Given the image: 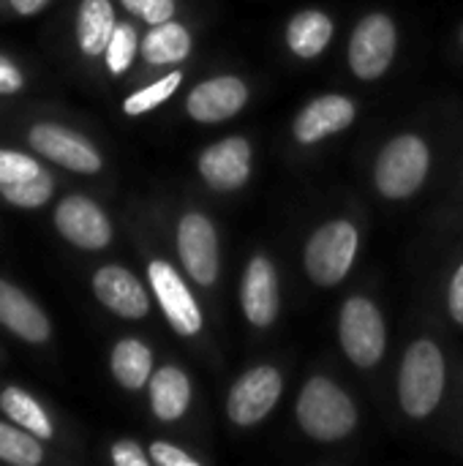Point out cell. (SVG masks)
<instances>
[{
	"mask_svg": "<svg viewBox=\"0 0 463 466\" xmlns=\"http://www.w3.org/2000/svg\"><path fill=\"white\" fill-rule=\"evenodd\" d=\"M297 418L303 431L322 442H336L347 437L357 423L352 399L338 385L322 377L311 380L303 388L297 399Z\"/></svg>",
	"mask_w": 463,
	"mask_h": 466,
	"instance_id": "obj_1",
	"label": "cell"
},
{
	"mask_svg": "<svg viewBox=\"0 0 463 466\" xmlns=\"http://www.w3.org/2000/svg\"><path fill=\"white\" fill-rule=\"evenodd\" d=\"M445 390V360L431 341H415L401 366V407L412 418H426L437 410Z\"/></svg>",
	"mask_w": 463,
	"mask_h": 466,
	"instance_id": "obj_2",
	"label": "cell"
},
{
	"mask_svg": "<svg viewBox=\"0 0 463 466\" xmlns=\"http://www.w3.org/2000/svg\"><path fill=\"white\" fill-rule=\"evenodd\" d=\"M428 147L418 137L393 139L377 161V188L390 199L412 197L428 175Z\"/></svg>",
	"mask_w": 463,
	"mask_h": 466,
	"instance_id": "obj_3",
	"label": "cell"
},
{
	"mask_svg": "<svg viewBox=\"0 0 463 466\" xmlns=\"http://www.w3.org/2000/svg\"><path fill=\"white\" fill-rule=\"evenodd\" d=\"M355 254H357V229L349 221H330L319 227L308 240L306 270L317 284L333 287L349 273Z\"/></svg>",
	"mask_w": 463,
	"mask_h": 466,
	"instance_id": "obj_4",
	"label": "cell"
},
{
	"mask_svg": "<svg viewBox=\"0 0 463 466\" xmlns=\"http://www.w3.org/2000/svg\"><path fill=\"white\" fill-rule=\"evenodd\" d=\"M385 322L377 306L366 298L347 300L341 311V344L355 366H374L385 355Z\"/></svg>",
	"mask_w": 463,
	"mask_h": 466,
	"instance_id": "obj_5",
	"label": "cell"
},
{
	"mask_svg": "<svg viewBox=\"0 0 463 466\" xmlns=\"http://www.w3.org/2000/svg\"><path fill=\"white\" fill-rule=\"evenodd\" d=\"M396 55V25L385 14L366 16L349 41V66L363 79H377L388 71Z\"/></svg>",
	"mask_w": 463,
	"mask_h": 466,
	"instance_id": "obj_6",
	"label": "cell"
},
{
	"mask_svg": "<svg viewBox=\"0 0 463 466\" xmlns=\"http://www.w3.org/2000/svg\"><path fill=\"white\" fill-rule=\"evenodd\" d=\"M278 396H281V374L270 366L251 369L235 382L229 393L226 401L229 418L237 426H254L276 407Z\"/></svg>",
	"mask_w": 463,
	"mask_h": 466,
	"instance_id": "obj_7",
	"label": "cell"
},
{
	"mask_svg": "<svg viewBox=\"0 0 463 466\" xmlns=\"http://www.w3.org/2000/svg\"><path fill=\"white\" fill-rule=\"evenodd\" d=\"M150 284H153V292L169 319V325L180 333V336H194L202 330V311L199 306L194 303L186 281L177 276V270L169 265V262H150Z\"/></svg>",
	"mask_w": 463,
	"mask_h": 466,
	"instance_id": "obj_8",
	"label": "cell"
},
{
	"mask_svg": "<svg viewBox=\"0 0 463 466\" xmlns=\"http://www.w3.org/2000/svg\"><path fill=\"white\" fill-rule=\"evenodd\" d=\"M177 248L191 279L210 287L218 276V238L213 224L199 213H188L177 229Z\"/></svg>",
	"mask_w": 463,
	"mask_h": 466,
	"instance_id": "obj_9",
	"label": "cell"
},
{
	"mask_svg": "<svg viewBox=\"0 0 463 466\" xmlns=\"http://www.w3.org/2000/svg\"><path fill=\"white\" fill-rule=\"evenodd\" d=\"M55 224L63 238L79 248H104L112 238V227L98 205L85 197H68L55 210Z\"/></svg>",
	"mask_w": 463,
	"mask_h": 466,
	"instance_id": "obj_10",
	"label": "cell"
},
{
	"mask_svg": "<svg viewBox=\"0 0 463 466\" xmlns=\"http://www.w3.org/2000/svg\"><path fill=\"white\" fill-rule=\"evenodd\" d=\"M30 145L41 156H46V158H52V161L74 169V172L93 175L101 169V156L82 137H76L74 131H65L60 126H52V123L35 126L30 131Z\"/></svg>",
	"mask_w": 463,
	"mask_h": 466,
	"instance_id": "obj_11",
	"label": "cell"
},
{
	"mask_svg": "<svg viewBox=\"0 0 463 466\" xmlns=\"http://www.w3.org/2000/svg\"><path fill=\"white\" fill-rule=\"evenodd\" d=\"M199 172L213 188H221V191L243 186L251 172L248 142L240 137H229V139H221L218 145L207 147L199 158Z\"/></svg>",
	"mask_w": 463,
	"mask_h": 466,
	"instance_id": "obj_12",
	"label": "cell"
},
{
	"mask_svg": "<svg viewBox=\"0 0 463 466\" xmlns=\"http://www.w3.org/2000/svg\"><path fill=\"white\" fill-rule=\"evenodd\" d=\"M246 98H248V90L237 76H216L191 90L188 115L202 123H218V120L237 115Z\"/></svg>",
	"mask_w": 463,
	"mask_h": 466,
	"instance_id": "obj_13",
	"label": "cell"
},
{
	"mask_svg": "<svg viewBox=\"0 0 463 466\" xmlns=\"http://www.w3.org/2000/svg\"><path fill=\"white\" fill-rule=\"evenodd\" d=\"M243 311L251 325L267 328L278 317V279L265 257H254L243 279Z\"/></svg>",
	"mask_w": 463,
	"mask_h": 466,
	"instance_id": "obj_14",
	"label": "cell"
},
{
	"mask_svg": "<svg viewBox=\"0 0 463 466\" xmlns=\"http://www.w3.org/2000/svg\"><path fill=\"white\" fill-rule=\"evenodd\" d=\"M93 289L96 298L112 309L115 314L126 317V319H139L147 314V292L142 289V284L123 268H101L93 279Z\"/></svg>",
	"mask_w": 463,
	"mask_h": 466,
	"instance_id": "obj_15",
	"label": "cell"
},
{
	"mask_svg": "<svg viewBox=\"0 0 463 466\" xmlns=\"http://www.w3.org/2000/svg\"><path fill=\"white\" fill-rule=\"evenodd\" d=\"M355 120V104L344 96H322L311 101L295 120V137L303 145H314L327 134L347 128Z\"/></svg>",
	"mask_w": 463,
	"mask_h": 466,
	"instance_id": "obj_16",
	"label": "cell"
},
{
	"mask_svg": "<svg viewBox=\"0 0 463 466\" xmlns=\"http://www.w3.org/2000/svg\"><path fill=\"white\" fill-rule=\"evenodd\" d=\"M0 322L25 341L41 344L49 339L46 317L8 281H0Z\"/></svg>",
	"mask_w": 463,
	"mask_h": 466,
	"instance_id": "obj_17",
	"label": "cell"
},
{
	"mask_svg": "<svg viewBox=\"0 0 463 466\" xmlns=\"http://www.w3.org/2000/svg\"><path fill=\"white\" fill-rule=\"evenodd\" d=\"M150 401L158 420L169 423L183 418L191 401V385L186 374L175 366H164L161 371H156V377H150Z\"/></svg>",
	"mask_w": 463,
	"mask_h": 466,
	"instance_id": "obj_18",
	"label": "cell"
},
{
	"mask_svg": "<svg viewBox=\"0 0 463 466\" xmlns=\"http://www.w3.org/2000/svg\"><path fill=\"white\" fill-rule=\"evenodd\" d=\"M115 11L109 0H82L76 19V38L85 55L106 52V44L115 33Z\"/></svg>",
	"mask_w": 463,
	"mask_h": 466,
	"instance_id": "obj_19",
	"label": "cell"
},
{
	"mask_svg": "<svg viewBox=\"0 0 463 466\" xmlns=\"http://www.w3.org/2000/svg\"><path fill=\"white\" fill-rule=\"evenodd\" d=\"M333 38V22L322 11H303L289 22L287 41L295 55L300 57H317Z\"/></svg>",
	"mask_w": 463,
	"mask_h": 466,
	"instance_id": "obj_20",
	"label": "cell"
},
{
	"mask_svg": "<svg viewBox=\"0 0 463 466\" xmlns=\"http://www.w3.org/2000/svg\"><path fill=\"white\" fill-rule=\"evenodd\" d=\"M188 52H191V35L177 22H161V25H156V30H150L147 38H145V44H142V55L153 66L177 63V60L188 57Z\"/></svg>",
	"mask_w": 463,
	"mask_h": 466,
	"instance_id": "obj_21",
	"label": "cell"
},
{
	"mask_svg": "<svg viewBox=\"0 0 463 466\" xmlns=\"http://www.w3.org/2000/svg\"><path fill=\"white\" fill-rule=\"evenodd\" d=\"M150 369H153V358H150V350L142 341L126 339V341H120L115 347V352H112V371H115V380L123 388L136 390L145 382H150Z\"/></svg>",
	"mask_w": 463,
	"mask_h": 466,
	"instance_id": "obj_22",
	"label": "cell"
},
{
	"mask_svg": "<svg viewBox=\"0 0 463 466\" xmlns=\"http://www.w3.org/2000/svg\"><path fill=\"white\" fill-rule=\"evenodd\" d=\"M0 407H3V412H5L14 423H19L22 429H27V431L35 434L38 440H49V437H52V426H49L46 412H44V410L35 404V399L27 396L25 390H19V388L3 390Z\"/></svg>",
	"mask_w": 463,
	"mask_h": 466,
	"instance_id": "obj_23",
	"label": "cell"
},
{
	"mask_svg": "<svg viewBox=\"0 0 463 466\" xmlns=\"http://www.w3.org/2000/svg\"><path fill=\"white\" fill-rule=\"evenodd\" d=\"M0 194L19 208H38L52 197V177L46 172H38L33 177L0 183Z\"/></svg>",
	"mask_w": 463,
	"mask_h": 466,
	"instance_id": "obj_24",
	"label": "cell"
},
{
	"mask_svg": "<svg viewBox=\"0 0 463 466\" xmlns=\"http://www.w3.org/2000/svg\"><path fill=\"white\" fill-rule=\"evenodd\" d=\"M0 459L16 466H35L41 461V448L33 437L0 423Z\"/></svg>",
	"mask_w": 463,
	"mask_h": 466,
	"instance_id": "obj_25",
	"label": "cell"
},
{
	"mask_svg": "<svg viewBox=\"0 0 463 466\" xmlns=\"http://www.w3.org/2000/svg\"><path fill=\"white\" fill-rule=\"evenodd\" d=\"M180 79H183L180 74H166V76L158 79L156 85H150V87H145V90H136V93L128 96L126 104H123L126 115H145V112L156 109L158 104H164V101L180 87Z\"/></svg>",
	"mask_w": 463,
	"mask_h": 466,
	"instance_id": "obj_26",
	"label": "cell"
},
{
	"mask_svg": "<svg viewBox=\"0 0 463 466\" xmlns=\"http://www.w3.org/2000/svg\"><path fill=\"white\" fill-rule=\"evenodd\" d=\"M134 52H136V30L131 25H117L109 44H106V66L112 74H123L131 60H134Z\"/></svg>",
	"mask_w": 463,
	"mask_h": 466,
	"instance_id": "obj_27",
	"label": "cell"
},
{
	"mask_svg": "<svg viewBox=\"0 0 463 466\" xmlns=\"http://www.w3.org/2000/svg\"><path fill=\"white\" fill-rule=\"evenodd\" d=\"M44 172L30 156L25 153H11V150H0V183H11V180H22V177H33Z\"/></svg>",
	"mask_w": 463,
	"mask_h": 466,
	"instance_id": "obj_28",
	"label": "cell"
},
{
	"mask_svg": "<svg viewBox=\"0 0 463 466\" xmlns=\"http://www.w3.org/2000/svg\"><path fill=\"white\" fill-rule=\"evenodd\" d=\"M123 5L150 25L169 22V16L175 14V0H123Z\"/></svg>",
	"mask_w": 463,
	"mask_h": 466,
	"instance_id": "obj_29",
	"label": "cell"
},
{
	"mask_svg": "<svg viewBox=\"0 0 463 466\" xmlns=\"http://www.w3.org/2000/svg\"><path fill=\"white\" fill-rule=\"evenodd\" d=\"M150 456H153V461L161 466H196V461L188 456V453H183L180 448H175V445H169V442H156V445H150Z\"/></svg>",
	"mask_w": 463,
	"mask_h": 466,
	"instance_id": "obj_30",
	"label": "cell"
},
{
	"mask_svg": "<svg viewBox=\"0 0 463 466\" xmlns=\"http://www.w3.org/2000/svg\"><path fill=\"white\" fill-rule=\"evenodd\" d=\"M112 461H115L117 466L147 464L145 453H142V451H139V445H134V442H120V445H115V448H112Z\"/></svg>",
	"mask_w": 463,
	"mask_h": 466,
	"instance_id": "obj_31",
	"label": "cell"
},
{
	"mask_svg": "<svg viewBox=\"0 0 463 466\" xmlns=\"http://www.w3.org/2000/svg\"><path fill=\"white\" fill-rule=\"evenodd\" d=\"M22 87V74L19 68L0 55V93H14Z\"/></svg>",
	"mask_w": 463,
	"mask_h": 466,
	"instance_id": "obj_32",
	"label": "cell"
},
{
	"mask_svg": "<svg viewBox=\"0 0 463 466\" xmlns=\"http://www.w3.org/2000/svg\"><path fill=\"white\" fill-rule=\"evenodd\" d=\"M450 314L456 322L463 325V265L456 270L453 284H450Z\"/></svg>",
	"mask_w": 463,
	"mask_h": 466,
	"instance_id": "obj_33",
	"label": "cell"
},
{
	"mask_svg": "<svg viewBox=\"0 0 463 466\" xmlns=\"http://www.w3.org/2000/svg\"><path fill=\"white\" fill-rule=\"evenodd\" d=\"M11 5L19 11V14H35L46 5V0H11Z\"/></svg>",
	"mask_w": 463,
	"mask_h": 466,
	"instance_id": "obj_34",
	"label": "cell"
}]
</instances>
